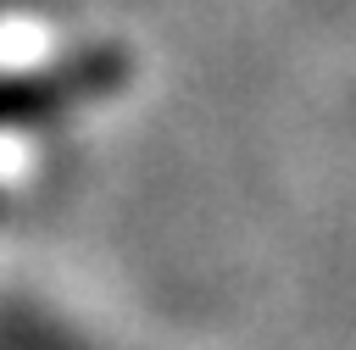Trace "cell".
Masks as SVG:
<instances>
[{"label": "cell", "mask_w": 356, "mask_h": 350, "mask_svg": "<svg viewBox=\"0 0 356 350\" xmlns=\"http://www.w3.org/2000/svg\"><path fill=\"white\" fill-rule=\"evenodd\" d=\"M128 61L117 50H95L83 61L33 72V78H0V122H28V117H50L61 106H78L89 94H106L111 83H122Z\"/></svg>", "instance_id": "cell-1"}]
</instances>
